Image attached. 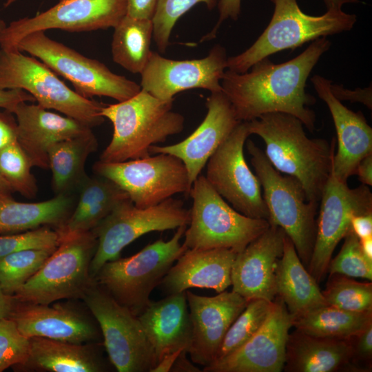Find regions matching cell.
Segmentation results:
<instances>
[{
  "mask_svg": "<svg viewBox=\"0 0 372 372\" xmlns=\"http://www.w3.org/2000/svg\"><path fill=\"white\" fill-rule=\"evenodd\" d=\"M35 99L27 92L18 90L0 89V107L12 112L15 106L21 102H34Z\"/></svg>",
  "mask_w": 372,
  "mask_h": 372,
  "instance_id": "c3c4849f",
  "label": "cell"
},
{
  "mask_svg": "<svg viewBox=\"0 0 372 372\" xmlns=\"http://www.w3.org/2000/svg\"><path fill=\"white\" fill-rule=\"evenodd\" d=\"M98 148L92 131L59 141L48 151V164L52 172V185L56 195L69 194L79 188L87 177L85 163Z\"/></svg>",
  "mask_w": 372,
  "mask_h": 372,
  "instance_id": "1f68e13d",
  "label": "cell"
},
{
  "mask_svg": "<svg viewBox=\"0 0 372 372\" xmlns=\"http://www.w3.org/2000/svg\"><path fill=\"white\" fill-rule=\"evenodd\" d=\"M6 25L5 22L2 19H0V34L2 32V30L6 28Z\"/></svg>",
  "mask_w": 372,
  "mask_h": 372,
  "instance_id": "91938a15",
  "label": "cell"
},
{
  "mask_svg": "<svg viewBox=\"0 0 372 372\" xmlns=\"http://www.w3.org/2000/svg\"><path fill=\"white\" fill-rule=\"evenodd\" d=\"M190 220L183 244L187 249H230L239 253L262 234L269 223L248 217L234 209L209 185L204 175L194 180Z\"/></svg>",
  "mask_w": 372,
  "mask_h": 372,
  "instance_id": "ba28073f",
  "label": "cell"
},
{
  "mask_svg": "<svg viewBox=\"0 0 372 372\" xmlns=\"http://www.w3.org/2000/svg\"><path fill=\"white\" fill-rule=\"evenodd\" d=\"M218 0H158L152 19L153 39L161 53H165L171 32L178 19L195 5L203 3L209 10L214 9Z\"/></svg>",
  "mask_w": 372,
  "mask_h": 372,
  "instance_id": "f35d334b",
  "label": "cell"
},
{
  "mask_svg": "<svg viewBox=\"0 0 372 372\" xmlns=\"http://www.w3.org/2000/svg\"><path fill=\"white\" fill-rule=\"evenodd\" d=\"M59 241L58 231L49 226L0 236V258L27 249L56 248Z\"/></svg>",
  "mask_w": 372,
  "mask_h": 372,
  "instance_id": "60d3db41",
  "label": "cell"
},
{
  "mask_svg": "<svg viewBox=\"0 0 372 372\" xmlns=\"http://www.w3.org/2000/svg\"><path fill=\"white\" fill-rule=\"evenodd\" d=\"M311 81L318 96L327 104L336 131L333 172L339 180L347 183L348 178L355 175L360 161L372 154V128L362 112L348 109L332 94L331 80L315 75Z\"/></svg>",
  "mask_w": 372,
  "mask_h": 372,
  "instance_id": "603a6c76",
  "label": "cell"
},
{
  "mask_svg": "<svg viewBox=\"0 0 372 372\" xmlns=\"http://www.w3.org/2000/svg\"><path fill=\"white\" fill-rule=\"evenodd\" d=\"M26 361L14 367L23 371L103 372L107 364L99 342L75 344L31 337Z\"/></svg>",
  "mask_w": 372,
  "mask_h": 372,
  "instance_id": "4316f807",
  "label": "cell"
},
{
  "mask_svg": "<svg viewBox=\"0 0 372 372\" xmlns=\"http://www.w3.org/2000/svg\"><path fill=\"white\" fill-rule=\"evenodd\" d=\"M81 300L96 320L111 364L118 372H151L157 364L137 316L94 281Z\"/></svg>",
  "mask_w": 372,
  "mask_h": 372,
  "instance_id": "8fae6325",
  "label": "cell"
},
{
  "mask_svg": "<svg viewBox=\"0 0 372 372\" xmlns=\"http://www.w3.org/2000/svg\"><path fill=\"white\" fill-rule=\"evenodd\" d=\"M0 89L22 90L42 107L55 110L92 128L101 125L105 105L69 88L49 67L21 52L0 49Z\"/></svg>",
  "mask_w": 372,
  "mask_h": 372,
  "instance_id": "9c48e42d",
  "label": "cell"
},
{
  "mask_svg": "<svg viewBox=\"0 0 372 372\" xmlns=\"http://www.w3.org/2000/svg\"><path fill=\"white\" fill-rule=\"evenodd\" d=\"M361 250L364 256L372 262V236L359 239Z\"/></svg>",
  "mask_w": 372,
  "mask_h": 372,
  "instance_id": "11a10c76",
  "label": "cell"
},
{
  "mask_svg": "<svg viewBox=\"0 0 372 372\" xmlns=\"http://www.w3.org/2000/svg\"><path fill=\"white\" fill-rule=\"evenodd\" d=\"M158 0H126L127 15L152 20Z\"/></svg>",
  "mask_w": 372,
  "mask_h": 372,
  "instance_id": "7dc6e473",
  "label": "cell"
},
{
  "mask_svg": "<svg viewBox=\"0 0 372 372\" xmlns=\"http://www.w3.org/2000/svg\"><path fill=\"white\" fill-rule=\"evenodd\" d=\"M17 140V124L12 113L0 112V151Z\"/></svg>",
  "mask_w": 372,
  "mask_h": 372,
  "instance_id": "bcb514c9",
  "label": "cell"
},
{
  "mask_svg": "<svg viewBox=\"0 0 372 372\" xmlns=\"http://www.w3.org/2000/svg\"><path fill=\"white\" fill-rule=\"evenodd\" d=\"M187 225L168 240L158 239L132 256L105 262L94 280L119 304L138 316L149 304L152 291L187 249L180 240Z\"/></svg>",
  "mask_w": 372,
  "mask_h": 372,
  "instance_id": "8992f818",
  "label": "cell"
},
{
  "mask_svg": "<svg viewBox=\"0 0 372 372\" xmlns=\"http://www.w3.org/2000/svg\"><path fill=\"white\" fill-rule=\"evenodd\" d=\"M158 362L179 349L187 351L192 340V324L185 291L151 300L138 316Z\"/></svg>",
  "mask_w": 372,
  "mask_h": 372,
  "instance_id": "484cf974",
  "label": "cell"
},
{
  "mask_svg": "<svg viewBox=\"0 0 372 372\" xmlns=\"http://www.w3.org/2000/svg\"><path fill=\"white\" fill-rule=\"evenodd\" d=\"M285 236L280 227L269 225L237 254L231 268V291L247 301L275 299L276 269L283 253Z\"/></svg>",
  "mask_w": 372,
  "mask_h": 372,
  "instance_id": "7402d4cb",
  "label": "cell"
},
{
  "mask_svg": "<svg viewBox=\"0 0 372 372\" xmlns=\"http://www.w3.org/2000/svg\"><path fill=\"white\" fill-rule=\"evenodd\" d=\"M293 318L278 296L260 329L240 348L205 366L204 372H280Z\"/></svg>",
  "mask_w": 372,
  "mask_h": 372,
  "instance_id": "ac0fdd59",
  "label": "cell"
},
{
  "mask_svg": "<svg viewBox=\"0 0 372 372\" xmlns=\"http://www.w3.org/2000/svg\"><path fill=\"white\" fill-rule=\"evenodd\" d=\"M30 339L10 318L0 320V372L23 364L29 354Z\"/></svg>",
  "mask_w": 372,
  "mask_h": 372,
  "instance_id": "b9f144b4",
  "label": "cell"
},
{
  "mask_svg": "<svg viewBox=\"0 0 372 372\" xmlns=\"http://www.w3.org/2000/svg\"><path fill=\"white\" fill-rule=\"evenodd\" d=\"M9 318L27 338L41 337L75 344L96 343L101 332L95 320L76 306L63 302H15Z\"/></svg>",
  "mask_w": 372,
  "mask_h": 372,
  "instance_id": "ffe728a7",
  "label": "cell"
},
{
  "mask_svg": "<svg viewBox=\"0 0 372 372\" xmlns=\"http://www.w3.org/2000/svg\"><path fill=\"white\" fill-rule=\"evenodd\" d=\"M225 48L214 45L204 58L172 60L152 52L141 76V87L162 101H174L181 92L201 88L222 92L220 81L227 69Z\"/></svg>",
  "mask_w": 372,
  "mask_h": 372,
  "instance_id": "e0dca14e",
  "label": "cell"
},
{
  "mask_svg": "<svg viewBox=\"0 0 372 372\" xmlns=\"http://www.w3.org/2000/svg\"><path fill=\"white\" fill-rule=\"evenodd\" d=\"M351 226L359 239L372 236V213L353 216Z\"/></svg>",
  "mask_w": 372,
  "mask_h": 372,
  "instance_id": "681fc988",
  "label": "cell"
},
{
  "mask_svg": "<svg viewBox=\"0 0 372 372\" xmlns=\"http://www.w3.org/2000/svg\"><path fill=\"white\" fill-rule=\"evenodd\" d=\"M187 351L183 350L176 359L172 372H200L203 371L187 358Z\"/></svg>",
  "mask_w": 372,
  "mask_h": 372,
  "instance_id": "816d5d0a",
  "label": "cell"
},
{
  "mask_svg": "<svg viewBox=\"0 0 372 372\" xmlns=\"http://www.w3.org/2000/svg\"><path fill=\"white\" fill-rule=\"evenodd\" d=\"M189 210L182 200L169 198L145 208L136 207L130 199L118 203L92 230L97 239L90 265L93 278L107 262L120 258L121 251L143 235L152 231L176 229L189 223Z\"/></svg>",
  "mask_w": 372,
  "mask_h": 372,
  "instance_id": "7c38bea8",
  "label": "cell"
},
{
  "mask_svg": "<svg viewBox=\"0 0 372 372\" xmlns=\"http://www.w3.org/2000/svg\"><path fill=\"white\" fill-rule=\"evenodd\" d=\"M328 9H342L345 3H357L358 0H323Z\"/></svg>",
  "mask_w": 372,
  "mask_h": 372,
  "instance_id": "9f6ffc18",
  "label": "cell"
},
{
  "mask_svg": "<svg viewBox=\"0 0 372 372\" xmlns=\"http://www.w3.org/2000/svg\"><path fill=\"white\" fill-rule=\"evenodd\" d=\"M206 107L205 118L188 137L175 144L150 148L151 154H168L180 159L192 186L211 156L240 123L223 92H211Z\"/></svg>",
  "mask_w": 372,
  "mask_h": 372,
  "instance_id": "44dd1931",
  "label": "cell"
},
{
  "mask_svg": "<svg viewBox=\"0 0 372 372\" xmlns=\"http://www.w3.org/2000/svg\"><path fill=\"white\" fill-rule=\"evenodd\" d=\"M246 147L261 185L268 223L283 229L307 267L315 243L318 203L309 201L300 181L276 169L251 140H247Z\"/></svg>",
  "mask_w": 372,
  "mask_h": 372,
  "instance_id": "5b68a950",
  "label": "cell"
},
{
  "mask_svg": "<svg viewBox=\"0 0 372 372\" xmlns=\"http://www.w3.org/2000/svg\"><path fill=\"white\" fill-rule=\"evenodd\" d=\"M56 248L27 249L0 258V287L3 292L13 296Z\"/></svg>",
  "mask_w": 372,
  "mask_h": 372,
  "instance_id": "e575fe53",
  "label": "cell"
},
{
  "mask_svg": "<svg viewBox=\"0 0 372 372\" xmlns=\"http://www.w3.org/2000/svg\"><path fill=\"white\" fill-rule=\"evenodd\" d=\"M329 276L322 291L327 305L350 312H372L371 282H360L340 274Z\"/></svg>",
  "mask_w": 372,
  "mask_h": 372,
  "instance_id": "8d00e7d4",
  "label": "cell"
},
{
  "mask_svg": "<svg viewBox=\"0 0 372 372\" xmlns=\"http://www.w3.org/2000/svg\"><path fill=\"white\" fill-rule=\"evenodd\" d=\"M16 300L12 296L3 292L0 287V320L9 318Z\"/></svg>",
  "mask_w": 372,
  "mask_h": 372,
  "instance_id": "db71d44e",
  "label": "cell"
},
{
  "mask_svg": "<svg viewBox=\"0 0 372 372\" xmlns=\"http://www.w3.org/2000/svg\"><path fill=\"white\" fill-rule=\"evenodd\" d=\"M250 135L248 122H240L206 163V180L238 212L268 221L269 212L260 181L249 168L244 145Z\"/></svg>",
  "mask_w": 372,
  "mask_h": 372,
  "instance_id": "5bb4252c",
  "label": "cell"
},
{
  "mask_svg": "<svg viewBox=\"0 0 372 372\" xmlns=\"http://www.w3.org/2000/svg\"><path fill=\"white\" fill-rule=\"evenodd\" d=\"M93 170L116 184L140 208L158 205L178 194L188 196L192 188L184 163L168 154L119 163L98 161Z\"/></svg>",
  "mask_w": 372,
  "mask_h": 372,
  "instance_id": "4fadbf2b",
  "label": "cell"
},
{
  "mask_svg": "<svg viewBox=\"0 0 372 372\" xmlns=\"http://www.w3.org/2000/svg\"><path fill=\"white\" fill-rule=\"evenodd\" d=\"M318 206L315 243L307 267L318 283L327 272L335 247L351 230L353 216L372 213V193L363 184L350 188L335 176L331 167Z\"/></svg>",
  "mask_w": 372,
  "mask_h": 372,
  "instance_id": "9a60e30c",
  "label": "cell"
},
{
  "mask_svg": "<svg viewBox=\"0 0 372 372\" xmlns=\"http://www.w3.org/2000/svg\"><path fill=\"white\" fill-rule=\"evenodd\" d=\"M303 127L300 119L282 112L265 114L248 122L250 135L263 140L264 152L272 166L299 180L307 200L319 204L331 171L336 141L309 138Z\"/></svg>",
  "mask_w": 372,
  "mask_h": 372,
  "instance_id": "7a4b0ae2",
  "label": "cell"
},
{
  "mask_svg": "<svg viewBox=\"0 0 372 372\" xmlns=\"http://www.w3.org/2000/svg\"><path fill=\"white\" fill-rule=\"evenodd\" d=\"M272 302L262 299L248 301L227 331L215 361L238 350L260 329L269 313Z\"/></svg>",
  "mask_w": 372,
  "mask_h": 372,
  "instance_id": "d590c367",
  "label": "cell"
},
{
  "mask_svg": "<svg viewBox=\"0 0 372 372\" xmlns=\"http://www.w3.org/2000/svg\"><path fill=\"white\" fill-rule=\"evenodd\" d=\"M17 124V141L33 167L48 169V151L55 143L79 136L92 128L38 104L21 102L12 111Z\"/></svg>",
  "mask_w": 372,
  "mask_h": 372,
  "instance_id": "cb8c5ba5",
  "label": "cell"
},
{
  "mask_svg": "<svg viewBox=\"0 0 372 372\" xmlns=\"http://www.w3.org/2000/svg\"><path fill=\"white\" fill-rule=\"evenodd\" d=\"M372 323V312L355 313L324 305L293 319V327L308 335L349 340Z\"/></svg>",
  "mask_w": 372,
  "mask_h": 372,
  "instance_id": "836d02e7",
  "label": "cell"
},
{
  "mask_svg": "<svg viewBox=\"0 0 372 372\" xmlns=\"http://www.w3.org/2000/svg\"><path fill=\"white\" fill-rule=\"evenodd\" d=\"M274 5L271 21L245 51L227 58V70L244 73L256 62L288 49H295L321 37L351 30L355 14L328 9L320 16L303 12L296 0H270Z\"/></svg>",
  "mask_w": 372,
  "mask_h": 372,
  "instance_id": "277c9868",
  "label": "cell"
},
{
  "mask_svg": "<svg viewBox=\"0 0 372 372\" xmlns=\"http://www.w3.org/2000/svg\"><path fill=\"white\" fill-rule=\"evenodd\" d=\"M79 189V198L74 211L56 229L60 234L91 231L118 203L129 198L116 184L99 175L87 176Z\"/></svg>",
  "mask_w": 372,
  "mask_h": 372,
  "instance_id": "4dcf8cb0",
  "label": "cell"
},
{
  "mask_svg": "<svg viewBox=\"0 0 372 372\" xmlns=\"http://www.w3.org/2000/svg\"><path fill=\"white\" fill-rule=\"evenodd\" d=\"M185 349H179L165 355L152 369L151 372H169L179 353Z\"/></svg>",
  "mask_w": 372,
  "mask_h": 372,
  "instance_id": "f5cc1de1",
  "label": "cell"
},
{
  "mask_svg": "<svg viewBox=\"0 0 372 372\" xmlns=\"http://www.w3.org/2000/svg\"><path fill=\"white\" fill-rule=\"evenodd\" d=\"M17 50L38 59L56 74L70 81L75 92L91 99L106 96L118 102L136 95L141 85L113 73L105 64L90 59L48 37L44 31L30 33L21 39Z\"/></svg>",
  "mask_w": 372,
  "mask_h": 372,
  "instance_id": "30bf717a",
  "label": "cell"
},
{
  "mask_svg": "<svg viewBox=\"0 0 372 372\" xmlns=\"http://www.w3.org/2000/svg\"><path fill=\"white\" fill-rule=\"evenodd\" d=\"M18 0H7L4 4V7H8L10 6L11 4L15 3Z\"/></svg>",
  "mask_w": 372,
  "mask_h": 372,
  "instance_id": "680465c9",
  "label": "cell"
},
{
  "mask_svg": "<svg viewBox=\"0 0 372 372\" xmlns=\"http://www.w3.org/2000/svg\"><path fill=\"white\" fill-rule=\"evenodd\" d=\"M174 101H162L141 89L134 96L105 105L101 115L113 125L112 139L99 161L119 163L149 156L150 148L180 133L185 118L172 110Z\"/></svg>",
  "mask_w": 372,
  "mask_h": 372,
  "instance_id": "3957f363",
  "label": "cell"
},
{
  "mask_svg": "<svg viewBox=\"0 0 372 372\" xmlns=\"http://www.w3.org/2000/svg\"><path fill=\"white\" fill-rule=\"evenodd\" d=\"M355 175H357L358 180L362 184L372 185V154L366 156L358 163Z\"/></svg>",
  "mask_w": 372,
  "mask_h": 372,
  "instance_id": "f907efd6",
  "label": "cell"
},
{
  "mask_svg": "<svg viewBox=\"0 0 372 372\" xmlns=\"http://www.w3.org/2000/svg\"><path fill=\"white\" fill-rule=\"evenodd\" d=\"M338 255L331 260L327 271L329 276L340 274L347 277L372 280V262L363 254L359 238L351 230Z\"/></svg>",
  "mask_w": 372,
  "mask_h": 372,
  "instance_id": "ab89813d",
  "label": "cell"
},
{
  "mask_svg": "<svg viewBox=\"0 0 372 372\" xmlns=\"http://www.w3.org/2000/svg\"><path fill=\"white\" fill-rule=\"evenodd\" d=\"M126 14V0H60L45 12L6 25L0 34L1 49L16 52L21 39L37 31L87 32L114 28Z\"/></svg>",
  "mask_w": 372,
  "mask_h": 372,
  "instance_id": "2e32d148",
  "label": "cell"
},
{
  "mask_svg": "<svg viewBox=\"0 0 372 372\" xmlns=\"http://www.w3.org/2000/svg\"><path fill=\"white\" fill-rule=\"evenodd\" d=\"M73 199L59 194L40 202L24 203L10 192H0V234H15L43 226H61L72 211Z\"/></svg>",
  "mask_w": 372,
  "mask_h": 372,
  "instance_id": "f546056e",
  "label": "cell"
},
{
  "mask_svg": "<svg viewBox=\"0 0 372 372\" xmlns=\"http://www.w3.org/2000/svg\"><path fill=\"white\" fill-rule=\"evenodd\" d=\"M330 88L332 94L340 101L348 100L352 103H361L369 109L372 107L371 86L352 91L345 89L342 85L333 84L331 82Z\"/></svg>",
  "mask_w": 372,
  "mask_h": 372,
  "instance_id": "f6af8a7d",
  "label": "cell"
},
{
  "mask_svg": "<svg viewBox=\"0 0 372 372\" xmlns=\"http://www.w3.org/2000/svg\"><path fill=\"white\" fill-rule=\"evenodd\" d=\"M240 7L241 0H218V20L211 32L202 38L200 41L215 38L223 22L227 19L236 21L240 13Z\"/></svg>",
  "mask_w": 372,
  "mask_h": 372,
  "instance_id": "7bdbcfd3",
  "label": "cell"
},
{
  "mask_svg": "<svg viewBox=\"0 0 372 372\" xmlns=\"http://www.w3.org/2000/svg\"><path fill=\"white\" fill-rule=\"evenodd\" d=\"M331 44L326 37H321L285 63H274L265 58L254 64L249 72L226 70L220 81L222 92L237 119L249 122L265 114L282 112L296 116L313 132L316 114L308 106L316 100L306 92V81Z\"/></svg>",
  "mask_w": 372,
  "mask_h": 372,
  "instance_id": "6da1fadb",
  "label": "cell"
},
{
  "mask_svg": "<svg viewBox=\"0 0 372 372\" xmlns=\"http://www.w3.org/2000/svg\"><path fill=\"white\" fill-rule=\"evenodd\" d=\"M276 296L283 301L293 319L327 305L318 283L305 268L287 235L276 269Z\"/></svg>",
  "mask_w": 372,
  "mask_h": 372,
  "instance_id": "f1b7e54d",
  "label": "cell"
},
{
  "mask_svg": "<svg viewBox=\"0 0 372 372\" xmlns=\"http://www.w3.org/2000/svg\"><path fill=\"white\" fill-rule=\"evenodd\" d=\"M114 28L111 49L113 61L133 74H141L152 51V20L125 15Z\"/></svg>",
  "mask_w": 372,
  "mask_h": 372,
  "instance_id": "d6a6232c",
  "label": "cell"
},
{
  "mask_svg": "<svg viewBox=\"0 0 372 372\" xmlns=\"http://www.w3.org/2000/svg\"><path fill=\"white\" fill-rule=\"evenodd\" d=\"M59 235L55 250L13 296L16 301L48 304L81 300L94 281L90 265L97 239L92 231Z\"/></svg>",
  "mask_w": 372,
  "mask_h": 372,
  "instance_id": "52a82bcc",
  "label": "cell"
},
{
  "mask_svg": "<svg viewBox=\"0 0 372 372\" xmlns=\"http://www.w3.org/2000/svg\"><path fill=\"white\" fill-rule=\"evenodd\" d=\"M192 324L190 360L204 367L213 363L229 328L248 301L231 291L203 296L185 291Z\"/></svg>",
  "mask_w": 372,
  "mask_h": 372,
  "instance_id": "d6986e66",
  "label": "cell"
},
{
  "mask_svg": "<svg viewBox=\"0 0 372 372\" xmlns=\"http://www.w3.org/2000/svg\"><path fill=\"white\" fill-rule=\"evenodd\" d=\"M237 254L226 248L187 249L169 269L159 287L166 295L191 288L223 292L231 285V268Z\"/></svg>",
  "mask_w": 372,
  "mask_h": 372,
  "instance_id": "d4e9b609",
  "label": "cell"
},
{
  "mask_svg": "<svg viewBox=\"0 0 372 372\" xmlns=\"http://www.w3.org/2000/svg\"><path fill=\"white\" fill-rule=\"evenodd\" d=\"M0 192H12L8 184L0 176Z\"/></svg>",
  "mask_w": 372,
  "mask_h": 372,
  "instance_id": "6f0895ef",
  "label": "cell"
},
{
  "mask_svg": "<svg viewBox=\"0 0 372 372\" xmlns=\"http://www.w3.org/2000/svg\"><path fill=\"white\" fill-rule=\"evenodd\" d=\"M32 165L17 140L0 151V176L12 192L32 198L38 192L37 180L31 172Z\"/></svg>",
  "mask_w": 372,
  "mask_h": 372,
  "instance_id": "74e56055",
  "label": "cell"
},
{
  "mask_svg": "<svg viewBox=\"0 0 372 372\" xmlns=\"http://www.w3.org/2000/svg\"><path fill=\"white\" fill-rule=\"evenodd\" d=\"M351 339L315 337L296 329L289 334L284 369L289 372L357 369L351 364L353 362Z\"/></svg>",
  "mask_w": 372,
  "mask_h": 372,
  "instance_id": "83f0119b",
  "label": "cell"
},
{
  "mask_svg": "<svg viewBox=\"0 0 372 372\" xmlns=\"http://www.w3.org/2000/svg\"><path fill=\"white\" fill-rule=\"evenodd\" d=\"M353 361L369 362L372 357V323L352 338Z\"/></svg>",
  "mask_w": 372,
  "mask_h": 372,
  "instance_id": "ee69618b",
  "label": "cell"
}]
</instances>
